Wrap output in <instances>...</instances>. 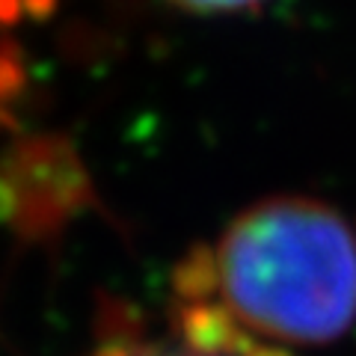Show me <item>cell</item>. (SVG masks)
<instances>
[{"label": "cell", "mask_w": 356, "mask_h": 356, "mask_svg": "<svg viewBox=\"0 0 356 356\" xmlns=\"http://www.w3.org/2000/svg\"><path fill=\"white\" fill-rule=\"evenodd\" d=\"M175 297L276 348L341 341L356 332V217L312 196L261 199L181 261Z\"/></svg>", "instance_id": "cell-1"}, {"label": "cell", "mask_w": 356, "mask_h": 356, "mask_svg": "<svg viewBox=\"0 0 356 356\" xmlns=\"http://www.w3.org/2000/svg\"><path fill=\"white\" fill-rule=\"evenodd\" d=\"M83 356H291L276 344L247 336L220 312L196 303H175L170 339L119 332Z\"/></svg>", "instance_id": "cell-2"}, {"label": "cell", "mask_w": 356, "mask_h": 356, "mask_svg": "<svg viewBox=\"0 0 356 356\" xmlns=\"http://www.w3.org/2000/svg\"><path fill=\"white\" fill-rule=\"evenodd\" d=\"M193 15H243L261 9L267 0H166Z\"/></svg>", "instance_id": "cell-3"}]
</instances>
